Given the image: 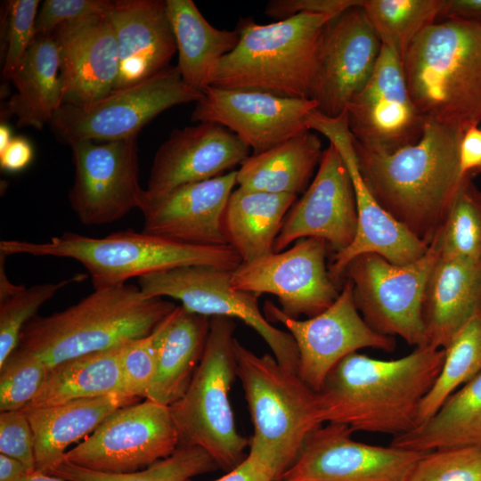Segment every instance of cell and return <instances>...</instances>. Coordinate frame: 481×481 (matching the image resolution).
Masks as SVG:
<instances>
[{
    "label": "cell",
    "instance_id": "46",
    "mask_svg": "<svg viewBox=\"0 0 481 481\" xmlns=\"http://www.w3.org/2000/svg\"><path fill=\"white\" fill-rule=\"evenodd\" d=\"M364 0H272L265 12L277 20L289 18L301 12L338 16L345 11L363 6Z\"/></svg>",
    "mask_w": 481,
    "mask_h": 481
},
{
    "label": "cell",
    "instance_id": "48",
    "mask_svg": "<svg viewBox=\"0 0 481 481\" xmlns=\"http://www.w3.org/2000/svg\"><path fill=\"white\" fill-rule=\"evenodd\" d=\"M459 166L462 177L481 173V129L478 126L463 133L459 149Z\"/></svg>",
    "mask_w": 481,
    "mask_h": 481
},
{
    "label": "cell",
    "instance_id": "34",
    "mask_svg": "<svg viewBox=\"0 0 481 481\" xmlns=\"http://www.w3.org/2000/svg\"><path fill=\"white\" fill-rule=\"evenodd\" d=\"M125 345L77 356L50 368L37 395L22 410L122 393L120 360Z\"/></svg>",
    "mask_w": 481,
    "mask_h": 481
},
{
    "label": "cell",
    "instance_id": "27",
    "mask_svg": "<svg viewBox=\"0 0 481 481\" xmlns=\"http://www.w3.org/2000/svg\"><path fill=\"white\" fill-rule=\"evenodd\" d=\"M138 400L115 393L21 410L34 436L36 470L50 474L63 461L70 444L89 436L118 409L138 403Z\"/></svg>",
    "mask_w": 481,
    "mask_h": 481
},
{
    "label": "cell",
    "instance_id": "1",
    "mask_svg": "<svg viewBox=\"0 0 481 481\" xmlns=\"http://www.w3.org/2000/svg\"><path fill=\"white\" fill-rule=\"evenodd\" d=\"M463 133L457 127L426 121L417 143L394 151L369 149L354 140L359 169L371 194L428 245L464 178L459 166Z\"/></svg>",
    "mask_w": 481,
    "mask_h": 481
},
{
    "label": "cell",
    "instance_id": "32",
    "mask_svg": "<svg viewBox=\"0 0 481 481\" xmlns=\"http://www.w3.org/2000/svg\"><path fill=\"white\" fill-rule=\"evenodd\" d=\"M322 142L312 130L259 154L250 155L237 170L239 187L298 196L305 191L320 163Z\"/></svg>",
    "mask_w": 481,
    "mask_h": 481
},
{
    "label": "cell",
    "instance_id": "40",
    "mask_svg": "<svg viewBox=\"0 0 481 481\" xmlns=\"http://www.w3.org/2000/svg\"><path fill=\"white\" fill-rule=\"evenodd\" d=\"M49 368L37 355L16 348L0 366V411H19L37 395Z\"/></svg>",
    "mask_w": 481,
    "mask_h": 481
},
{
    "label": "cell",
    "instance_id": "7",
    "mask_svg": "<svg viewBox=\"0 0 481 481\" xmlns=\"http://www.w3.org/2000/svg\"><path fill=\"white\" fill-rule=\"evenodd\" d=\"M234 348L254 426L249 450L272 459L284 473L308 436L324 424L319 393L273 355H257L237 339Z\"/></svg>",
    "mask_w": 481,
    "mask_h": 481
},
{
    "label": "cell",
    "instance_id": "39",
    "mask_svg": "<svg viewBox=\"0 0 481 481\" xmlns=\"http://www.w3.org/2000/svg\"><path fill=\"white\" fill-rule=\"evenodd\" d=\"M86 278V274L77 273L59 281L23 286L15 294L0 300V366L16 350L22 330L36 317L39 308L63 288Z\"/></svg>",
    "mask_w": 481,
    "mask_h": 481
},
{
    "label": "cell",
    "instance_id": "44",
    "mask_svg": "<svg viewBox=\"0 0 481 481\" xmlns=\"http://www.w3.org/2000/svg\"><path fill=\"white\" fill-rule=\"evenodd\" d=\"M111 3L109 0H45L37 16V37L51 35L68 22L107 13Z\"/></svg>",
    "mask_w": 481,
    "mask_h": 481
},
{
    "label": "cell",
    "instance_id": "38",
    "mask_svg": "<svg viewBox=\"0 0 481 481\" xmlns=\"http://www.w3.org/2000/svg\"><path fill=\"white\" fill-rule=\"evenodd\" d=\"M217 467L202 448L180 444L168 457L134 472L104 473L61 462L50 475L67 481H188Z\"/></svg>",
    "mask_w": 481,
    "mask_h": 481
},
{
    "label": "cell",
    "instance_id": "4",
    "mask_svg": "<svg viewBox=\"0 0 481 481\" xmlns=\"http://www.w3.org/2000/svg\"><path fill=\"white\" fill-rule=\"evenodd\" d=\"M402 62L425 121L463 132L481 123V22H435L414 38Z\"/></svg>",
    "mask_w": 481,
    "mask_h": 481
},
{
    "label": "cell",
    "instance_id": "19",
    "mask_svg": "<svg viewBox=\"0 0 481 481\" xmlns=\"http://www.w3.org/2000/svg\"><path fill=\"white\" fill-rule=\"evenodd\" d=\"M345 110L354 140L372 150L417 143L426 122L411 98L401 57L385 45L370 79Z\"/></svg>",
    "mask_w": 481,
    "mask_h": 481
},
{
    "label": "cell",
    "instance_id": "47",
    "mask_svg": "<svg viewBox=\"0 0 481 481\" xmlns=\"http://www.w3.org/2000/svg\"><path fill=\"white\" fill-rule=\"evenodd\" d=\"M282 474L283 470L274 461L249 450L238 465L214 481H276Z\"/></svg>",
    "mask_w": 481,
    "mask_h": 481
},
{
    "label": "cell",
    "instance_id": "12",
    "mask_svg": "<svg viewBox=\"0 0 481 481\" xmlns=\"http://www.w3.org/2000/svg\"><path fill=\"white\" fill-rule=\"evenodd\" d=\"M179 435L169 406L149 399L118 409L62 462L104 473H128L171 455Z\"/></svg>",
    "mask_w": 481,
    "mask_h": 481
},
{
    "label": "cell",
    "instance_id": "11",
    "mask_svg": "<svg viewBox=\"0 0 481 481\" xmlns=\"http://www.w3.org/2000/svg\"><path fill=\"white\" fill-rule=\"evenodd\" d=\"M232 272L206 265L183 266L143 276L138 279V287L150 298H175L194 314L241 320L263 338L283 368L298 374V352L294 338L261 313L258 296L232 285Z\"/></svg>",
    "mask_w": 481,
    "mask_h": 481
},
{
    "label": "cell",
    "instance_id": "52",
    "mask_svg": "<svg viewBox=\"0 0 481 481\" xmlns=\"http://www.w3.org/2000/svg\"><path fill=\"white\" fill-rule=\"evenodd\" d=\"M5 257L6 256L0 253V300H3L22 289V285H16L8 280L5 273Z\"/></svg>",
    "mask_w": 481,
    "mask_h": 481
},
{
    "label": "cell",
    "instance_id": "33",
    "mask_svg": "<svg viewBox=\"0 0 481 481\" xmlns=\"http://www.w3.org/2000/svg\"><path fill=\"white\" fill-rule=\"evenodd\" d=\"M390 444L419 452L481 447V371L452 393L433 416L393 437Z\"/></svg>",
    "mask_w": 481,
    "mask_h": 481
},
{
    "label": "cell",
    "instance_id": "30",
    "mask_svg": "<svg viewBox=\"0 0 481 481\" xmlns=\"http://www.w3.org/2000/svg\"><path fill=\"white\" fill-rule=\"evenodd\" d=\"M166 2L177 46L176 67L183 82L202 93L218 61L237 46L239 33L213 27L192 0Z\"/></svg>",
    "mask_w": 481,
    "mask_h": 481
},
{
    "label": "cell",
    "instance_id": "3",
    "mask_svg": "<svg viewBox=\"0 0 481 481\" xmlns=\"http://www.w3.org/2000/svg\"><path fill=\"white\" fill-rule=\"evenodd\" d=\"M175 307L135 285L97 288L65 310L34 317L22 330L18 348L37 355L50 369L146 337Z\"/></svg>",
    "mask_w": 481,
    "mask_h": 481
},
{
    "label": "cell",
    "instance_id": "42",
    "mask_svg": "<svg viewBox=\"0 0 481 481\" xmlns=\"http://www.w3.org/2000/svg\"><path fill=\"white\" fill-rule=\"evenodd\" d=\"M411 481H481V447L428 452L417 462Z\"/></svg>",
    "mask_w": 481,
    "mask_h": 481
},
{
    "label": "cell",
    "instance_id": "9",
    "mask_svg": "<svg viewBox=\"0 0 481 481\" xmlns=\"http://www.w3.org/2000/svg\"><path fill=\"white\" fill-rule=\"evenodd\" d=\"M438 256L430 243L421 257L406 265L368 253L346 265L343 277L351 281L355 306L371 329L416 347L425 345L423 297Z\"/></svg>",
    "mask_w": 481,
    "mask_h": 481
},
{
    "label": "cell",
    "instance_id": "49",
    "mask_svg": "<svg viewBox=\"0 0 481 481\" xmlns=\"http://www.w3.org/2000/svg\"><path fill=\"white\" fill-rule=\"evenodd\" d=\"M34 156L30 142L23 136H15L8 146L0 151V167L6 172L16 173L25 169Z\"/></svg>",
    "mask_w": 481,
    "mask_h": 481
},
{
    "label": "cell",
    "instance_id": "5",
    "mask_svg": "<svg viewBox=\"0 0 481 481\" xmlns=\"http://www.w3.org/2000/svg\"><path fill=\"white\" fill-rule=\"evenodd\" d=\"M0 253L73 259L86 269L94 289L177 267L206 265L233 271L242 263L229 245L195 246L132 229L102 238L65 232L44 242L4 240Z\"/></svg>",
    "mask_w": 481,
    "mask_h": 481
},
{
    "label": "cell",
    "instance_id": "18",
    "mask_svg": "<svg viewBox=\"0 0 481 481\" xmlns=\"http://www.w3.org/2000/svg\"><path fill=\"white\" fill-rule=\"evenodd\" d=\"M382 43L362 6L350 8L325 26L310 99L329 118L341 115L370 79Z\"/></svg>",
    "mask_w": 481,
    "mask_h": 481
},
{
    "label": "cell",
    "instance_id": "53",
    "mask_svg": "<svg viewBox=\"0 0 481 481\" xmlns=\"http://www.w3.org/2000/svg\"><path fill=\"white\" fill-rule=\"evenodd\" d=\"M12 129L5 122L0 125V151H3L12 140Z\"/></svg>",
    "mask_w": 481,
    "mask_h": 481
},
{
    "label": "cell",
    "instance_id": "13",
    "mask_svg": "<svg viewBox=\"0 0 481 481\" xmlns=\"http://www.w3.org/2000/svg\"><path fill=\"white\" fill-rule=\"evenodd\" d=\"M265 316L281 323L292 336L298 352L299 378L320 392L330 371L346 356L362 348L392 352L395 338L371 329L359 313L349 280L343 284L334 303L321 314L306 320L285 314L265 301Z\"/></svg>",
    "mask_w": 481,
    "mask_h": 481
},
{
    "label": "cell",
    "instance_id": "21",
    "mask_svg": "<svg viewBox=\"0 0 481 481\" xmlns=\"http://www.w3.org/2000/svg\"><path fill=\"white\" fill-rule=\"evenodd\" d=\"M356 228L357 208L351 177L338 150L330 143L311 184L287 213L273 252L283 251L301 239L317 238L337 253L350 245Z\"/></svg>",
    "mask_w": 481,
    "mask_h": 481
},
{
    "label": "cell",
    "instance_id": "14",
    "mask_svg": "<svg viewBox=\"0 0 481 481\" xmlns=\"http://www.w3.org/2000/svg\"><path fill=\"white\" fill-rule=\"evenodd\" d=\"M70 147L75 173L69 200L81 224L104 225L140 210L145 190L139 182L137 137L80 141Z\"/></svg>",
    "mask_w": 481,
    "mask_h": 481
},
{
    "label": "cell",
    "instance_id": "15",
    "mask_svg": "<svg viewBox=\"0 0 481 481\" xmlns=\"http://www.w3.org/2000/svg\"><path fill=\"white\" fill-rule=\"evenodd\" d=\"M308 127L323 135L338 150L350 175L355 195L356 232L350 245L334 255L328 267L332 281L337 284L346 265L363 254H377L395 265H406L421 257L429 245L387 213L364 183L346 110L336 118L314 110L308 117Z\"/></svg>",
    "mask_w": 481,
    "mask_h": 481
},
{
    "label": "cell",
    "instance_id": "50",
    "mask_svg": "<svg viewBox=\"0 0 481 481\" xmlns=\"http://www.w3.org/2000/svg\"><path fill=\"white\" fill-rule=\"evenodd\" d=\"M438 20L481 22V0H444Z\"/></svg>",
    "mask_w": 481,
    "mask_h": 481
},
{
    "label": "cell",
    "instance_id": "31",
    "mask_svg": "<svg viewBox=\"0 0 481 481\" xmlns=\"http://www.w3.org/2000/svg\"><path fill=\"white\" fill-rule=\"evenodd\" d=\"M11 81L15 93L7 102L19 127L43 129L62 105L58 45L53 35L37 37Z\"/></svg>",
    "mask_w": 481,
    "mask_h": 481
},
{
    "label": "cell",
    "instance_id": "41",
    "mask_svg": "<svg viewBox=\"0 0 481 481\" xmlns=\"http://www.w3.org/2000/svg\"><path fill=\"white\" fill-rule=\"evenodd\" d=\"M38 0H11L4 19V66L2 75L11 80L37 38Z\"/></svg>",
    "mask_w": 481,
    "mask_h": 481
},
{
    "label": "cell",
    "instance_id": "20",
    "mask_svg": "<svg viewBox=\"0 0 481 481\" xmlns=\"http://www.w3.org/2000/svg\"><path fill=\"white\" fill-rule=\"evenodd\" d=\"M316 109L311 99L209 86L195 102L191 119L228 128L253 150V154H259L309 130L307 117Z\"/></svg>",
    "mask_w": 481,
    "mask_h": 481
},
{
    "label": "cell",
    "instance_id": "36",
    "mask_svg": "<svg viewBox=\"0 0 481 481\" xmlns=\"http://www.w3.org/2000/svg\"><path fill=\"white\" fill-rule=\"evenodd\" d=\"M444 0H364L362 8L382 45L403 59L414 38L436 22Z\"/></svg>",
    "mask_w": 481,
    "mask_h": 481
},
{
    "label": "cell",
    "instance_id": "37",
    "mask_svg": "<svg viewBox=\"0 0 481 481\" xmlns=\"http://www.w3.org/2000/svg\"><path fill=\"white\" fill-rule=\"evenodd\" d=\"M439 255L481 265V190L465 176L432 242Z\"/></svg>",
    "mask_w": 481,
    "mask_h": 481
},
{
    "label": "cell",
    "instance_id": "26",
    "mask_svg": "<svg viewBox=\"0 0 481 481\" xmlns=\"http://www.w3.org/2000/svg\"><path fill=\"white\" fill-rule=\"evenodd\" d=\"M480 309L481 265L439 255L423 297V346L445 348Z\"/></svg>",
    "mask_w": 481,
    "mask_h": 481
},
{
    "label": "cell",
    "instance_id": "28",
    "mask_svg": "<svg viewBox=\"0 0 481 481\" xmlns=\"http://www.w3.org/2000/svg\"><path fill=\"white\" fill-rule=\"evenodd\" d=\"M210 317L176 307L155 328L157 371L145 399L171 406L186 391L201 360Z\"/></svg>",
    "mask_w": 481,
    "mask_h": 481
},
{
    "label": "cell",
    "instance_id": "22",
    "mask_svg": "<svg viewBox=\"0 0 481 481\" xmlns=\"http://www.w3.org/2000/svg\"><path fill=\"white\" fill-rule=\"evenodd\" d=\"M250 148L228 128L213 122L175 129L153 159L146 199L159 198L188 183L225 174L240 166Z\"/></svg>",
    "mask_w": 481,
    "mask_h": 481
},
{
    "label": "cell",
    "instance_id": "8",
    "mask_svg": "<svg viewBox=\"0 0 481 481\" xmlns=\"http://www.w3.org/2000/svg\"><path fill=\"white\" fill-rule=\"evenodd\" d=\"M236 323L224 316L210 317L201 360L183 396L170 407L179 445L205 450L224 469L245 457L249 439L236 429L229 391L237 377L233 337Z\"/></svg>",
    "mask_w": 481,
    "mask_h": 481
},
{
    "label": "cell",
    "instance_id": "55",
    "mask_svg": "<svg viewBox=\"0 0 481 481\" xmlns=\"http://www.w3.org/2000/svg\"><path fill=\"white\" fill-rule=\"evenodd\" d=\"M481 129V128H480Z\"/></svg>",
    "mask_w": 481,
    "mask_h": 481
},
{
    "label": "cell",
    "instance_id": "24",
    "mask_svg": "<svg viewBox=\"0 0 481 481\" xmlns=\"http://www.w3.org/2000/svg\"><path fill=\"white\" fill-rule=\"evenodd\" d=\"M62 105L91 104L114 90L119 54L108 12L87 16L57 28Z\"/></svg>",
    "mask_w": 481,
    "mask_h": 481
},
{
    "label": "cell",
    "instance_id": "54",
    "mask_svg": "<svg viewBox=\"0 0 481 481\" xmlns=\"http://www.w3.org/2000/svg\"><path fill=\"white\" fill-rule=\"evenodd\" d=\"M26 481H67L61 477L50 475L39 470L30 473Z\"/></svg>",
    "mask_w": 481,
    "mask_h": 481
},
{
    "label": "cell",
    "instance_id": "51",
    "mask_svg": "<svg viewBox=\"0 0 481 481\" xmlns=\"http://www.w3.org/2000/svg\"><path fill=\"white\" fill-rule=\"evenodd\" d=\"M32 472L20 461L0 453V481H26Z\"/></svg>",
    "mask_w": 481,
    "mask_h": 481
},
{
    "label": "cell",
    "instance_id": "16",
    "mask_svg": "<svg viewBox=\"0 0 481 481\" xmlns=\"http://www.w3.org/2000/svg\"><path fill=\"white\" fill-rule=\"evenodd\" d=\"M327 243L301 239L286 250L241 263L232 272V285L260 296L274 295L281 311L292 318L314 317L339 295L326 265Z\"/></svg>",
    "mask_w": 481,
    "mask_h": 481
},
{
    "label": "cell",
    "instance_id": "29",
    "mask_svg": "<svg viewBox=\"0 0 481 481\" xmlns=\"http://www.w3.org/2000/svg\"><path fill=\"white\" fill-rule=\"evenodd\" d=\"M297 196L238 187L232 192L223 218L227 244L242 263L273 253L284 218Z\"/></svg>",
    "mask_w": 481,
    "mask_h": 481
},
{
    "label": "cell",
    "instance_id": "25",
    "mask_svg": "<svg viewBox=\"0 0 481 481\" xmlns=\"http://www.w3.org/2000/svg\"><path fill=\"white\" fill-rule=\"evenodd\" d=\"M108 16L119 54L114 90L146 80L168 67L177 46L166 1H112Z\"/></svg>",
    "mask_w": 481,
    "mask_h": 481
},
{
    "label": "cell",
    "instance_id": "17",
    "mask_svg": "<svg viewBox=\"0 0 481 481\" xmlns=\"http://www.w3.org/2000/svg\"><path fill=\"white\" fill-rule=\"evenodd\" d=\"M346 426L325 423L276 481H411L428 452L358 442Z\"/></svg>",
    "mask_w": 481,
    "mask_h": 481
},
{
    "label": "cell",
    "instance_id": "2",
    "mask_svg": "<svg viewBox=\"0 0 481 481\" xmlns=\"http://www.w3.org/2000/svg\"><path fill=\"white\" fill-rule=\"evenodd\" d=\"M444 358V349L432 346H417L391 360L358 353L346 356L318 392L324 424L394 437L414 429Z\"/></svg>",
    "mask_w": 481,
    "mask_h": 481
},
{
    "label": "cell",
    "instance_id": "45",
    "mask_svg": "<svg viewBox=\"0 0 481 481\" xmlns=\"http://www.w3.org/2000/svg\"><path fill=\"white\" fill-rule=\"evenodd\" d=\"M0 453L20 461L30 471L36 470L34 436L21 410L0 413Z\"/></svg>",
    "mask_w": 481,
    "mask_h": 481
},
{
    "label": "cell",
    "instance_id": "43",
    "mask_svg": "<svg viewBox=\"0 0 481 481\" xmlns=\"http://www.w3.org/2000/svg\"><path fill=\"white\" fill-rule=\"evenodd\" d=\"M157 362L154 330L146 337L126 342L120 360L122 393L145 398L156 374Z\"/></svg>",
    "mask_w": 481,
    "mask_h": 481
},
{
    "label": "cell",
    "instance_id": "23",
    "mask_svg": "<svg viewBox=\"0 0 481 481\" xmlns=\"http://www.w3.org/2000/svg\"><path fill=\"white\" fill-rule=\"evenodd\" d=\"M237 184V170L179 186L140 208L143 232L195 246L228 245L223 218Z\"/></svg>",
    "mask_w": 481,
    "mask_h": 481
},
{
    "label": "cell",
    "instance_id": "10",
    "mask_svg": "<svg viewBox=\"0 0 481 481\" xmlns=\"http://www.w3.org/2000/svg\"><path fill=\"white\" fill-rule=\"evenodd\" d=\"M202 93L188 86L177 67H167L153 77L115 89L84 106L63 104L50 126L69 145L80 141L112 142L137 137L141 129L164 110L196 102Z\"/></svg>",
    "mask_w": 481,
    "mask_h": 481
},
{
    "label": "cell",
    "instance_id": "35",
    "mask_svg": "<svg viewBox=\"0 0 481 481\" xmlns=\"http://www.w3.org/2000/svg\"><path fill=\"white\" fill-rule=\"evenodd\" d=\"M444 349L440 372L422 401L418 426L433 416L459 387L481 371V309Z\"/></svg>",
    "mask_w": 481,
    "mask_h": 481
},
{
    "label": "cell",
    "instance_id": "6",
    "mask_svg": "<svg viewBox=\"0 0 481 481\" xmlns=\"http://www.w3.org/2000/svg\"><path fill=\"white\" fill-rule=\"evenodd\" d=\"M333 18L301 12L264 25L240 20L239 43L218 61L209 86L310 99L322 35Z\"/></svg>",
    "mask_w": 481,
    "mask_h": 481
}]
</instances>
